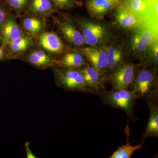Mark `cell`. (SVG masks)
Returning a JSON list of instances; mask_svg holds the SVG:
<instances>
[{
	"label": "cell",
	"mask_w": 158,
	"mask_h": 158,
	"mask_svg": "<svg viewBox=\"0 0 158 158\" xmlns=\"http://www.w3.org/2000/svg\"><path fill=\"white\" fill-rule=\"evenodd\" d=\"M57 12L51 0H31L26 12L46 18Z\"/></svg>",
	"instance_id": "44dd1931"
},
{
	"label": "cell",
	"mask_w": 158,
	"mask_h": 158,
	"mask_svg": "<svg viewBox=\"0 0 158 158\" xmlns=\"http://www.w3.org/2000/svg\"><path fill=\"white\" fill-rule=\"evenodd\" d=\"M19 18V25L27 36L34 38L44 31L45 18L27 12L22 15Z\"/></svg>",
	"instance_id": "e0dca14e"
},
{
	"label": "cell",
	"mask_w": 158,
	"mask_h": 158,
	"mask_svg": "<svg viewBox=\"0 0 158 158\" xmlns=\"http://www.w3.org/2000/svg\"><path fill=\"white\" fill-rule=\"evenodd\" d=\"M16 18H19L27 10L31 0H5Z\"/></svg>",
	"instance_id": "cb8c5ba5"
},
{
	"label": "cell",
	"mask_w": 158,
	"mask_h": 158,
	"mask_svg": "<svg viewBox=\"0 0 158 158\" xmlns=\"http://www.w3.org/2000/svg\"><path fill=\"white\" fill-rule=\"evenodd\" d=\"M12 59L6 50L5 46L0 45V62L7 61Z\"/></svg>",
	"instance_id": "4316f807"
},
{
	"label": "cell",
	"mask_w": 158,
	"mask_h": 158,
	"mask_svg": "<svg viewBox=\"0 0 158 158\" xmlns=\"http://www.w3.org/2000/svg\"><path fill=\"white\" fill-rule=\"evenodd\" d=\"M158 91L145 98L149 109V117L147 126L142 135V140L147 137H158Z\"/></svg>",
	"instance_id": "ac0fdd59"
},
{
	"label": "cell",
	"mask_w": 158,
	"mask_h": 158,
	"mask_svg": "<svg viewBox=\"0 0 158 158\" xmlns=\"http://www.w3.org/2000/svg\"><path fill=\"white\" fill-rule=\"evenodd\" d=\"M30 143L29 141H27L24 144L25 147L26 153H27V158H37L36 156L34 155L32 152L30 147Z\"/></svg>",
	"instance_id": "83f0119b"
},
{
	"label": "cell",
	"mask_w": 158,
	"mask_h": 158,
	"mask_svg": "<svg viewBox=\"0 0 158 158\" xmlns=\"http://www.w3.org/2000/svg\"><path fill=\"white\" fill-rule=\"evenodd\" d=\"M34 44L33 38L24 35L12 40L5 47L11 59H18L24 55Z\"/></svg>",
	"instance_id": "ffe728a7"
},
{
	"label": "cell",
	"mask_w": 158,
	"mask_h": 158,
	"mask_svg": "<svg viewBox=\"0 0 158 158\" xmlns=\"http://www.w3.org/2000/svg\"><path fill=\"white\" fill-rule=\"evenodd\" d=\"M55 22L59 36L69 48L78 50L87 46L73 18L59 12V16L55 18Z\"/></svg>",
	"instance_id": "277c9868"
},
{
	"label": "cell",
	"mask_w": 158,
	"mask_h": 158,
	"mask_svg": "<svg viewBox=\"0 0 158 158\" xmlns=\"http://www.w3.org/2000/svg\"><path fill=\"white\" fill-rule=\"evenodd\" d=\"M55 84L66 91L89 93L80 69L52 67Z\"/></svg>",
	"instance_id": "5b68a950"
},
{
	"label": "cell",
	"mask_w": 158,
	"mask_h": 158,
	"mask_svg": "<svg viewBox=\"0 0 158 158\" xmlns=\"http://www.w3.org/2000/svg\"><path fill=\"white\" fill-rule=\"evenodd\" d=\"M112 12L114 24L126 32L144 24L140 18L129 9L124 2H121Z\"/></svg>",
	"instance_id": "ba28073f"
},
{
	"label": "cell",
	"mask_w": 158,
	"mask_h": 158,
	"mask_svg": "<svg viewBox=\"0 0 158 158\" xmlns=\"http://www.w3.org/2000/svg\"><path fill=\"white\" fill-rule=\"evenodd\" d=\"M57 11H69L81 5L77 0H51Z\"/></svg>",
	"instance_id": "d4e9b609"
},
{
	"label": "cell",
	"mask_w": 158,
	"mask_h": 158,
	"mask_svg": "<svg viewBox=\"0 0 158 158\" xmlns=\"http://www.w3.org/2000/svg\"><path fill=\"white\" fill-rule=\"evenodd\" d=\"M157 69L139 64L128 90L138 98L145 99L158 91Z\"/></svg>",
	"instance_id": "3957f363"
},
{
	"label": "cell",
	"mask_w": 158,
	"mask_h": 158,
	"mask_svg": "<svg viewBox=\"0 0 158 158\" xmlns=\"http://www.w3.org/2000/svg\"><path fill=\"white\" fill-rule=\"evenodd\" d=\"M142 148V144L132 145L130 144L127 138V142L126 144L118 148L110 157V158H130L136 151Z\"/></svg>",
	"instance_id": "603a6c76"
},
{
	"label": "cell",
	"mask_w": 158,
	"mask_h": 158,
	"mask_svg": "<svg viewBox=\"0 0 158 158\" xmlns=\"http://www.w3.org/2000/svg\"><path fill=\"white\" fill-rule=\"evenodd\" d=\"M34 38V43H36L37 47L56 58L69 49L59 34L53 31H43Z\"/></svg>",
	"instance_id": "52a82bcc"
},
{
	"label": "cell",
	"mask_w": 158,
	"mask_h": 158,
	"mask_svg": "<svg viewBox=\"0 0 158 158\" xmlns=\"http://www.w3.org/2000/svg\"><path fill=\"white\" fill-rule=\"evenodd\" d=\"M16 18L13 13L6 17L0 31V45L5 46L12 40L25 35Z\"/></svg>",
	"instance_id": "2e32d148"
},
{
	"label": "cell",
	"mask_w": 158,
	"mask_h": 158,
	"mask_svg": "<svg viewBox=\"0 0 158 158\" xmlns=\"http://www.w3.org/2000/svg\"><path fill=\"white\" fill-rule=\"evenodd\" d=\"M138 65L125 62L108 77L112 90L128 89L134 79Z\"/></svg>",
	"instance_id": "9c48e42d"
},
{
	"label": "cell",
	"mask_w": 158,
	"mask_h": 158,
	"mask_svg": "<svg viewBox=\"0 0 158 158\" xmlns=\"http://www.w3.org/2000/svg\"><path fill=\"white\" fill-rule=\"evenodd\" d=\"M73 18L86 45L102 47L117 40L112 26L104 20L80 16Z\"/></svg>",
	"instance_id": "6da1fadb"
},
{
	"label": "cell",
	"mask_w": 158,
	"mask_h": 158,
	"mask_svg": "<svg viewBox=\"0 0 158 158\" xmlns=\"http://www.w3.org/2000/svg\"><path fill=\"white\" fill-rule=\"evenodd\" d=\"M84 75L86 87L89 93L98 94L106 90L105 83L108 81L106 75L87 63L80 68Z\"/></svg>",
	"instance_id": "8fae6325"
},
{
	"label": "cell",
	"mask_w": 158,
	"mask_h": 158,
	"mask_svg": "<svg viewBox=\"0 0 158 158\" xmlns=\"http://www.w3.org/2000/svg\"><path fill=\"white\" fill-rule=\"evenodd\" d=\"M141 65L151 66L158 69V40H156L148 48L140 59Z\"/></svg>",
	"instance_id": "7402d4cb"
},
{
	"label": "cell",
	"mask_w": 158,
	"mask_h": 158,
	"mask_svg": "<svg viewBox=\"0 0 158 158\" xmlns=\"http://www.w3.org/2000/svg\"><path fill=\"white\" fill-rule=\"evenodd\" d=\"M87 63L85 56L80 51L70 49L57 58L56 66L60 68L80 69Z\"/></svg>",
	"instance_id": "d6986e66"
},
{
	"label": "cell",
	"mask_w": 158,
	"mask_h": 158,
	"mask_svg": "<svg viewBox=\"0 0 158 158\" xmlns=\"http://www.w3.org/2000/svg\"><path fill=\"white\" fill-rule=\"evenodd\" d=\"M102 102L112 107L119 109L124 111L128 118H136L134 114V107L138 98L128 89L106 90L99 94Z\"/></svg>",
	"instance_id": "8992f818"
},
{
	"label": "cell",
	"mask_w": 158,
	"mask_h": 158,
	"mask_svg": "<svg viewBox=\"0 0 158 158\" xmlns=\"http://www.w3.org/2000/svg\"><path fill=\"white\" fill-rule=\"evenodd\" d=\"M124 2L144 23H158V15L153 11L152 0H125Z\"/></svg>",
	"instance_id": "5bb4252c"
},
{
	"label": "cell",
	"mask_w": 158,
	"mask_h": 158,
	"mask_svg": "<svg viewBox=\"0 0 158 158\" xmlns=\"http://www.w3.org/2000/svg\"><path fill=\"white\" fill-rule=\"evenodd\" d=\"M13 13L5 0H0V31L6 17Z\"/></svg>",
	"instance_id": "484cf974"
},
{
	"label": "cell",
	"mask_w": 158,
	"mask_h": 158,
	"mask_svg": "<svg viewBox=\"0 0 158 158\" xmlns=\"http://www.w3.org/2000/svg\"><path fill=\"white\" fill-rule=\"evenodd\" d=\"M78 50L85 56L87 63L106 76L108 60L106 47L86 46Z\"/></svg>",
	"instance_id": "7c38bea8"
},
{
	"label": "cell",
	"mask_w": 158,
	"mask_h": 158,
	"mask_svg": "<svg viewBox=\"0 0 158 158\" xmlns=\"http://www.w3.org/2000/svg\"><path fill=\"white\" fill-rule=\"evenodd\" d=\"M121 2L120 0H86V6L90 18L104 20Z\"/></svg>",
	"instance_id": "9a60e30c"
},
{
	"label": "cell",
	"mask_w": 158,
	"mask_h": 158,
	"mask_svg": "<svg viewBox=\"0 0 158 158\" xmlns=\"http://www.w3.org/2000/svg\"><path fill=\"white\" fill-rule=\"evenodd\" d=\"M158 24L145 23L141 27L127 31L123 42L128 55L140 60L150 46L158 40Z\"/></svg>",
	"instance_id": "7a4b0ae2"
},
{
	"label": "cell",
	"mask_w": 158,
	"mask_h": 158,
	"mask_svg": "<svg viewBox=\"0 0 158 158\" xmlns=\"http://www.w3.org/2000/svg\"><path fill=\"white\" fill-rule=\"evenodd\" d=\"M37 69L43 70L56 66L57 58L38 47H32L18 58Z\"/></svg>",
	"instance_id": "30bf717a"
},
{
	"label": "cell",
	"mask_w": 158,
	"mask_h": 158,
	"mask_svg": "<svg viewBox=\"0 0 158 158\" xmlns=\"http://www.w3.org/2000/svg\"><path fill=\"white\" fill-rule=\"evenodd\" d=\"M106 51L108 60L106 74L108 81L109 77L126 62V58L128 54L123 42L117 40L106 46Z\"/></svg>",
	"instance_id": "4fadbf2b"
}]
</instances>
